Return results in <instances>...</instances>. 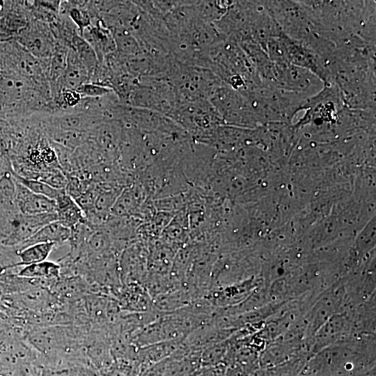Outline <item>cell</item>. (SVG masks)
Segmentation results:
<instances>
[{
	"mask_svg": "<svg viewBox=\"0 0 376 376\" xmlns=\"http://www.w3.org/2000/svg\"><path fill=\"white\" fill-rule=\"evenodd\" d=\"M322 35L337 45L353 36L375 44V1H299Z\"/></svg>",
	"mask_w": 376,
	"mask_h": 376,
	"instance_id": "cell-1",
	"label": "cell"
},
{
	"mask_svg": "<svg viewBox=\"0 0 376 376\" xmlns=\"http://www.w3.org/2000/svg\"><path fill=\"white\" fill-rule=\"evenodd\" d=\"M242 93L250 102L258 121H291L304 110L310 98L263 84Z\"/></svg>",
	"mask_w": 376,
	"mask_h": 376,
	"instance_id": "cell-2",
	"label": "cell"
},
{
	"mask_svg": "<svg viewBox=\"0 0 376 376\" xmlns=\"http://www.w3.org/2000/svg\"><path fill=\"white\" fill-rule=\"evenodd\" d=\"M281 32L288 37L311 44L322 36L311 14L299 1H260Z\"/></svg>",
	"mask_w": 376,
	"mask_h": 376,
	"instance_id": "cell-3",
	"label": "cell"
},
{
	"mask_svg": "<svg viewBox=\"0 0 376 376\" xmlns=\"http://www.w3.org/2000/svg\"><path fill=\"white\" fill-rule=\"evenodd\" d=\"M208 100L223 122L243 126L259 122L249 100L225 84L220 85Z\"/></svg>",
	"mask_w": 376,
	"mask_h": 376,
	"instance_id": "cell-4",
	"label": "cell"
},
{
	"mask_svg": "<svg viewBox=\"0 0 376 376\" xmlns=\"http://www.w3.org/2000/svg\"><path fill=\"white\" fill-rule=\"evenodd\" d=\"M269 86L311 97L323 88L324 84L310 71L290 63L283 62L273 63L272 79Z\"/></svg>",
	"mask_w": 376,
	"mask_h": 376,
	"instance_id": "cell-5",
	"label": "cell"
},
{
	"mask_svg": "<svg viewBox=\"0 0 376 376\" xmlns=\"http://www.w3.org/2000/svg\"><path fill=\"white\" fill-rule=\"evenodd\" d=\"M57 220L56 212L35 215L19 211L1 212L0 236L7 244L19 245L43 226Z\"/></svg>",
	"mask_w": 376,
	"mask_h": 376,
	"instance_id": "cell-6",
	"label": "cell"
},
{
	"mask_svg": "<svg viewBox=\"0 0 376 376\" xmlns=\"http://www.w3.org/2000/svg\"><path fill=\"white\" fill-rule=\"evenodd\" d=\"M280 39L288 63L310 71L317 76L324 85L332 84L324 61L313 49L302 42L292 39L283 33L280 35Z\"/></svg>",
	"mask_w": 376,
	"mask_h": 376,
	"instance_id": "cell-7",
	"label": "cell"
},
{
	"mask_svg": "<svg viewBox=\"0 0 376 376\" xmlns=\"http://www.w3.org/2000/svg\"><path fill=\"white\" fill-rule=\"evenodd\" d=\"M169 116L192 130H210L223 122L208 100L180 103Z\"/></svg>",
	"mask_w": 376,
	"mask_h": 376,
	"instance_id": "cell-8",
	"label": "cell"
},
{
	"mask_svg": "<svg viewBox=\"0 0 376 376\" xmlns=\"http://www.w3.org/2000/svg\"><path fill=\"white\" fill-rule=\"evenodd\" d=\"M15 182V201L20 213L35 215L56 212V203L54 200L33 193L17 181Z\"/></svg>",
	"mask_w": 376,
	"mask_h": 376,
	"instance_id": "cell-9",
	"label": "cell"
},
{
	"mask_svg": "<svg viewBox=\"0 0 376 376\" xmlns=\"http://www.w3.org/2000/svg\"><path fill=\"white\" fill-rule=\"evenodd\" d=\"M22 41L30 53L39 58L51 56L56 47L51 33L40 22L30 25L22 36Z\"/></svg>",
	"mask_w": 376,
	"mask_h": 376,
	"instance_id": "cell-10",
	"label": "cell"
},
{
	"mask_svg": "<svg viewBox=\"0 0 376 376\" xmlns=\"http://www.w3.org/2000/svg\"><path fill=\"white\" fill-rule=\"evenodd\" d=\"M59 79H61L62 88L74 90H77L87 81L89 82L88 71L72 49L68 50L67 65Z\"/></svg>",
	"mask_w": 376,
	"mask_h": 376,
	"instance_id": "cell-11",
	"label": "cell"
},
{
	"mask_svg": "<svg viewBox=\"0 0 376 376\" xmlns=\"http://www.w3.org/2000/svg\"><path fill=\"white\" fill-rule=\"evenodd\" d=\"M70 228L56 221L49 223L40 228L34 235L19 244L17 251L30 245L41 242H53L56 244L64 243L69 240Z\"/></svg>",
	"mask_w": 376,
	"mask_h": 376,
	"instance_id": "cell-12",
	"label": "cell"
},
{
	"mask_svg": "<svg viewBox=\"0 0 376 376\" xmlns=\"http://www.w3.org/2000/svg\"><path fill=\"white\" fill-rule=\"evenodd\" d=\"M55 201L56 203L57 221L63 226L71 228L84 220V212L76 201L68 195L65 191L58 196Z\"/></svg>",
	"mask_w": 376,
	"mask_h": 376,
	"instance_id": "cell-13",
	"label": "cell"
},
{
	"mask_svg": "<svg viewBox=\"0 0 376 376\" xmlns=\"http://www.w3.org/2000/svg\"><path fill=\"white\" fill-rule=\"evenodd\" d=\"M56 244L53 242L37 243L17 251L19 261L12 267L26 266L47 260Z\"/></svg>",
	"mask_w": 376,
	"mask_h": 376,
	"instance_id": "cell-14",
	"label": "cell"
},
{
	"mask_svg": "<svg viewBox=\"0 0 376 376\" xmlns=\"http://www.w3.org/2000/svg\"><path fill=\"white\" fill-rule=\"evenodd\" d=\"M232 1H193L198 16L208 24L219 21L226 13Z\"/></svg>",
	"mask_w": 376,
	"mask_h": 376,
	"instance_id": "cell-15",
	"label": "cell"
},
{
	"mask_svg": "<svg viewBox=\"0 0 376 376\" xmlns=\"http://www.w3.org/2000/svg\"><path fill=\"white\" fill-rule=\"evenodd\" d=\"M61 265L55 262L45 260L26 266L20 269L17 276L33 279H51L58 278L61 273Z\"/></svg>",
	"mask_w": 376,
	"mask_h": 376,
	"instance_id": "cell-16",
	"label": "cell"
},
{
	"mask_svg": "<svg viewBox=\"0 0 376 376\" xmlns=\"http://www.w3.org/2000/svg\"><path fill=\"white\" fill-rule=\"evenodd\" d=\"M11 173L16 181L26 187L31 191L45 196L52 200L56 201L58 196L65 192V189L53 188L42 181L23 178L15 173L13 170L11 171Z\"/></svg>",
	"mask_w": 376,
	"mask_h": 376,
	"instance_id": "cell-17",
	"label": "cell"
},
{
	"mask_svg": "<svg viewBox=\"0 0 376 376\" xmlns=\"http://www.w3.org/2000/svg\"><path fill=\"white\" fill-rule=\"evenodd\" d=\"M68 53L65 46L61 44L56 45L50 66V76L53 81L58 79L63 75L67 65Z\"/></svg>",
	"mask_w": 376,
	"mask_h": 376,
	"instance_id": "cell-18",
	"label": "cell"
},
{
	"mask_svg": "<svg viewBox=\"0 0 376 376\" xmlns=\"http://www.w3.org/2000/svg\"><path fill=\"white\" fill-rule=\"evenodd\" d=\"M81 3V1L79 3L75 1V6L70 9H67V11L69 13V18L78 27L81 34L86 28L91 25L94 17L91 14V10L84 8L81 6L84 3Z\"/></svg>",
	"mask_w": 376,
	"mask_h": 376,
	"instance_id": "cell-19",
	"label": "cell"
},
{
	"mask_svg": "<svg viewBox=\"0 0 376 376\" xmlns=\"http://www.w3.org/2000/svg\"><path fill=\"white\" fill-rule=\"evenodd\" d=\"M65 175L67 178L65 191L74 200L78 198L91 184L81 175L79 171Z\"/></svg>",
	"mask_w": 376,
	"mask_h": 376,
	"instance_id": "cell-20",
	"label": "cell"
},
{
	"mask_svg": "<svg viewBox=\"0 0 376 376\" xmlns=\"http://www.w3.org/2000/svg\"><path fill=\"white\" fill-rule=\"evenodd\" d=\"M36 180L57 189H65L67 184L66 176L61 169H53L40 172Z\"/></svg>",
	"mask_w": 376,
	"mask_h": 376,
	"instance_id": "cell-21",
	"label": "cell"
},
{
	"mask_svg": "<svg viewBox=\"0 0 376 376\" xmlns=\"http://www.w3.org/2000/svg\"><path fill=\"white\" fill-rule=\"evenodd\" d=\"M77 91L82 97L89 98L104 97L113 92L110 88L91 82L83 84Z\"/></svg>",
	"mask_w": 376,
	"mask_h": 376,
	"instance_id": "cell-22",
	"label": "cell"
},
{
	"mask_svg": "<svg viewBox=\"0 0 376 376\" xmlns=\"http://www.w3.org/2000/svg\"><path fill=\"white\" fill-rule=\"evenodd\" d=\"M82 96L77 91L69 88H62L58 95V101L68 107H73L81 102Z\"/></svg>",
	"mask_w": 376,
	"mask_h": 376,
	"instance_id": "cell-23",
	"label": "cell"
}]
</instances>
